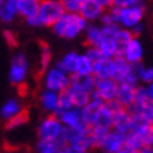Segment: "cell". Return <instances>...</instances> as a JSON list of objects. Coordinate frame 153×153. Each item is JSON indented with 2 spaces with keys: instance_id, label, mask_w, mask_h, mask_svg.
<instances>
[{
  "instance_id": "7bdbcfd3",
  "label": "cell",
  "mask_w": 153,
  "mask_h": 153,
  "mask_svg": "<svg viewBox=\"0 0 153 153\" xmlns=\"http://www.w3.org/2000/svg\"><path fill=\"white\" fill-rule=\"evenodd\" d=\"M138 153H153V148H150V146H143Z\"/></svg>"
},
{
  "instance_id": "ee69618b",
  "label": "cell",
  "mask_w": 153,
  "mask_h": 153,
  "mask_svg": "<svg viewBox=\"0 0 153 153\" xmlns=\"http://www.w3.org/2000/svg\"><path fill=\"white\" fill-rule=\"evenodd\" d=\"M117 153H132V152H129V150H126V149H122V150H120V152H117Z\"/></svg>"
},
{
  "instance_id": "83f0119b",
  "label": "cell",
  "mask_w": 153,
  "mask_h": 153,
  "mask_svg": "<svg viewBox=\"0 0 153 153\" xmlns=\"http://www.w3.org/2000/svg\"><path fill=\"white\" fill-rule=\"evenodd\" d=\"M96 80L97 79L94 77L93 74H88V76H77V74H74V76H70V83L77 84L80 87L86 88L90 93H93L94 86H96Z\"/></svg>"
},
{
  "instance_id": "44dd1931",
  "label": "cell",
  "mask_w": 153,
  "mask_h": 153,
  "mask_svg": "<svg viewBox=\"0 0 153 153\" xmlns=\"http://www.w3.org/2000/svg\"><path fill=\"white\" fill-rule=\"evenodd\" d=\"M83 34L88 48H98V45L104 39V35L101 33V27L97 25V24H88Z\"/></svg>"
},
{
  "instance_id": "ac0fdd59",
  "label": "cell",
  "mask_w": 153,
  "mask_h": 153,
  "mask_svg": "<svg viewBox=\"0 0 153 153\" xmlns=\"http://www.w3.org/2000/svg\"><path fill=\"white\" fill-rule=\"evenodd\" d=\"M56 117L59 118L60 124L63 125L65 129H74V128H79V126L83 125L82 114H80L79 108H72V110H68V111L59 112Z\"/></svg>"
},
{
  "instance_id": "5b68a950",
  "label": "cell",
  "mask_w": 153,
  "mask_h": 153,
  "mask_svg": "<svg viewBox=\"0 0 153 153\" xmlns=\"http://www.w3.org/2000/svg\"><path fill=\"white\" fill-rule=\"evenodd\" d=\"M30 74V60L24 52H16L11 56L7 79L13 86H23Z\"/></svg>"
},
{
  "instance_id": "f35d334b",
  "label": "cell",
  "mask_w": 153,
  "mask_h": 153,
  "mask_svg": "<svg viewBox=\"0 0 153 153\" xmlns=\"http://www.w3.org/2000/svg\"><path fill=\"white\" fill-rule=\"evenodd\" d=\"M84 55L87 56V58L91 60L93 63H96V62H100V60H102V59H105V58L102 56V53L98 51L97 48H87V51L84 52Z\"/></svg>"
},
{
  "instance_id": "ab89813d",
  "label": "cell",
  "mask_w": 153,
  "mask_h": 153,
  "mask_svg": "<svg viewBox=\"0 0 153 153\" xmlns=\"http://www.w3.org/2000/svg\"><path fill=\"white\" fill-rule=\"evenodd\" d=\"M138 115L142 117L149 125H153V102H150L149 105L145 107L143 110L140 111V114H138Z\"/></svg>"
},
{
  "instance_id": "d590c367",
  "label": "cell",
  "mask_w": 153,
  "mask_h": 153,
  "mask_svg": "<svg viewBox=\"0 0 153 153\" xmlns=\"http://www.w3.org/2000/svg\"><path fill=\"white\" fill-rule=\"evenodd\" d=\"M3 39H4V42L9 45L10 48H16L17 47V44H19L16 34H14L11 30H9V28L3 30Z\"/></svg>"
},
{
  "instance_id": "484cf974",
  "label": "cell",
  "mask_w": 153,
  "mask_h": 153,
  "mask_svg": "<svg viewBox=\"0 0 153 153\" xmlns=\"http://www.w3.org/2000/svg\"><path fill=\"white\" fill-rule=\"evenodd\" d=\"M143 140L140 138V135L135 131H131L129 134L125 135V148L129 152H139L140 149L143 148Z\"/></svg>"
},
{
  "instance_id": "d6a6232c",
  "label": "cell",
  "mask_w": 153,
  "mask_h": 153,
  "mask_svg": "<svg viewBox=\"0 0 153 153\" xmlns=\"http://www.w3.org/2000/svg\"><path fill=\"white\" fill-rule=\"evenodd\" d=\"M72 108H74V105H73V101H72L69 93H68V91L60 93L59 94V112L68 111V110H72ZM59 112H58V114H59ZM58 114H56V115H58Z\"/></svg>"
},
{
  "instance_id": "1f68e13d",
  "label": "cell",
  "mask_w": 153,
  "mask_h": 153,
  "mask_svg": "<svg viewBox=\"0 0 153 153\" xmlns=\"http://www.w3.org/2000/svg\"><path fill=\"white\" fill-rule=\"evenodd\" d=\"M28 120H30L28 114L25 111H23L20 115L14 117L13 120H10V121H7V122H6V129H7V131L19 129V128H21V126H24L25 124H27Z\"/></svg>"
},
{
  "instance_id": "4fadbf2b",
  "label": "cell",
  "mask_w": 153,
  "mask_h": 153,
  "mask_svg": "<svg viewBox=\"0 0 153 153\" xmlns=\"http://www.w3.org/2000/svg\"><path fill=\"white\" fill-rule=\"evenodd\" d=\"M39 104L48 115H56L59 112V94L44 88L39 93Z\"/></svg>"
},
{
  "instance_id": "e0dca14e",
  "label": "cell",
  "mask_w": 153,
  "mask_h": 153,
  "mask_svg": "<svg viewBox=\"0 0 153 153\" xmlns=\"http://www.w3.org/2000/svg\"><path fill=\"white\" fill-rule=\"evenodd\" d=\"M79 55L76 51H69L65 55L60 56V59L55 63L56 68H59L60 70H63L66 74L69 76H74L76 70H77V60H79Z\"/></svg>"
},
{
  "instance_id": "60d3db41",
  "label": "cell",
  "mask_w": 153,
  "mask_h": 153,
  "mask_svg": "<svg viewBox=\"0 0 153 153\" xmlns=\"http://www.w3.org/2000/svg\"><path fill=\"white\" fill-rule=\"evenodd\" d=\"M60 153H88V152H83V150H77V149H73V148H69V146H65L62 149Z\"/></svg>"
},
{
  "instance_id": "603a6c76",
  "label": "cell",
  "mask_w": 153,
  "mask_h": 153,
  "mask_svg": "<svg viewBox=\"0 0 153 153\" xmlns=\"http://www.w3.org/2000/svg\"><path fill=\"white\" fill-rule=\"evenodd\" d=\"M93 76L97 80L112 79V59H102L93 63Z\"/></svg>"
},
{
  "instance_id": "4316f807",
  "label": "cell",
  "mask_w": 153,
  "mask_h": 153,
  "mask_svg": "<svg viewBox=\"0 0 153 153\" xmlns=\"http://www.w3.org/2000/svg\"><path fill=\"white\" fill-rule=\"evenodd\" d=\"M134 34L131 33L129 30H125V28H120L118 30V33L115 34V37L112 38L114 39V42H115L117 48H118V51H120V53H122V51H124V48L129 44L132 39H134Z\"/></svg>"
},
{
  "instance_id": "d4e9b609",
  "label": "cell",
  "mask_w": 153,
  "mask_h": 153,
  "mask_svg": "<svg viewBox=\"0 0 153 153\" xmlns=\"http://www.w3.org/2000/svg\"><path fill=\"white\" fill-rule=\"evenodd\" d=\"M97 49L101 52L102 56H104L105 59H114L117 56H121L120 51H118V48H117V45H115V42H114V39H111V38H104L101 41V44L98 45Z\"/></svg>"
},
{
  "instance_id": "277c9868",
  "label": "cell",
  "mask_w": 153,
  "mask_h": 153,
  "mask_svg": "<svg viewBox=\"0 0 153 153\" xmlns=\"http://www.w3.org/2000/svg\"><path fill=\"white\" fill-rule=\"evenodd\" d=\"M60 142L65 146L83 150V152H88L90 149L94 148L90 128L86 125H82L74 129H65L62 138H60Z\"/></svg>"
},
{
  "instance_id": "4dcf8cb0",
  "label": "cell",
  "mask_w": 153,
  "mask_h": 153,
  "mask_svg": "<svg viewBox=\"0 0 153 153\" xmlns=\"http://www.w3.org/2000/svg\"><path fill=\"white\" fill-rule=\"evenodd\" d=\"M132 131H135V132H138L140 135L145 146L153 148V125H143L139 126V128H135Z\"/></svg>"
},
{
  "instance_id": "8fae6325",
  "label": "cell",
  "mask_w": 153,
  "mask_h": 153,
  "mask_svg": "<svg viewBox=\"0 0 153 153\" xmlns=\"http://www.w3.org/2000/svg\"><path fill=\"white\" fill-rule=\"evenodd\" d=\"M121 56H122L128 63H131V65L142 63V59H143V45H142V42H140L139 38H134V39L124 48Z\"/></svg>"
},
{
  "instance_id": "30bf717a",
  "label": "cell",
  "mask_w": 153,
  "mask_h": 153,
  "mask_svg": "<svg viewBox=\"0 0 153 153\" xmlns=\"http://www.w3.org/2000/svg\"><path fill=\"white\" fill-rule=\"evenodd\" d=\"M104 13H105V9L100 4L98 0H82L79 14L87 23H93L96 20H100Z\"/></svg>"
},
{
  "instance_id": "f6af8a7d",
  "label": "cell",
  "mask_w": 153,
  "mask_h": 153,
  "mask_svg": "<svg viewBox=\"0 0 153 153\" xmlns=\"http://www.w3.org/2000/svg\"><path fill=\"white\" fill-rule=\"evenodd\" d=\"M1 1H3V0H0V3H1Z\"/></svg>"
},
{
  "instance_id": "74e56055",
  "label": "cell",
  "mask_w": 153,
  "mask_h": 153,
  "mask_svg": "<svg viewBox=\"0 0 153 153\" xmlns=\"http://www.w3.org/2000/svg\"><path fill=\"white\" fill-rule=\"evenodd\" d=\"M145 3L140 0H112L114 7H134V6H143Z\"/></svg>"
},
{
  "instance_id": "9a60e30c",
  "label": "cell",
  "mask_w": 153,
  "mask_h": 153,
  "mask_svg": "<svg viewBox=\"0 0 153 153\" xmlns=\"http://www.w3.org/2000/svg\"><path fill=\"white\" fill-rule=\"evenodd\" d=\"M23 111H24V107L21 104V101L19 98L11 97L9 100H6L3 102V105L0 107V118L4 122H7V121L13 120L14 117L20 115Z\"/></svg>"
},
{
  "instance_id": "ffe728a7",
  "label": "cell",
  "mask_w": 153,
  "mask_h": 153,
  "mask_svg": "<svg viewBox=\"0 0 153 153\" xmlns=\"http://www.w3.org/2000/svg\"><path fill=\"white\" fill-rule=\"evenodd\" d=\"M150 104V100L148 97V93H146V87L145 86H138L136 90H135V100L134 104L126 108L131 114H140V111L143 110L146 105Z\"/></svg>"
},
{
  "instance_id": "5bb4252c",
  "label": "cell",
  "mask_w": 153,
  "mask_h": 153,
  "mask_svg": "<svg viewBox=\"0 0 153 153\" xmlns=\"http://www.w3.org/2000/svg\"><path fill=\"white\" fill-rule=\"evenodd\" d=\"M138 86H132L128 83H118L117 87L115 101L120 104L122 108H129L134 104L135 100V90Z\"/></svg>"
},
{
  "instance_id": "d6986e66",
  "label": "cell",
  "mask_w": 153,
  "mask_h": 153,
  "mask_svg": "<svg viewBox=\"0 0 153 153\" xmlns=\"http://www.w3.org/2000/svg\"><path fill=\"white\" fill-rule=\"evenodd\" d=\"M38 7H39V0H16L17 16L23 17L25 21L37 16Z\"/></svg>"
},
{
  "instance_id": "7c38bea8",
  "label": "cell",
  "mask_w": 153,
  "mask_h": 153,
  "mask_svg": "<svg viewBox=\"0 0 153 153\" xmlns=\"http://www.w3.org/2000/svg\"><path fill=\"white\" fill-rule=\"evenodd\" d=\"M132 128H134L132 114L126 108H122L112 115V129L114 131L126 135L132 131Z\"/></svg>"
},
{
  "instance_id": "f546056e",
  "label": "cell",
  "mask_w": 153,
  "mask_h": 153,
  "mask_svg": "<svg viewBox=\"0 0 153 153\" xmlns=\"http://www.w3.org/2000/svg\"><path fill=\"white\" fill-rule=\"evenodd\" d=\"M76 74H77V76H88V74H93V62L88 59L84 53H80L79 55Z\"/></svg>"
},
{
  "instance_id": "e575fe53",
  "label": "cell",
  "mask_w": 153,
  "mask_h": 153,
  "mask_svg": "<svg viewBox=\"0 0 153 153\" xmlns=\"http://www.w3.org/2000/svg\"><path fill=\"white\" fill-rule=\"evenodd\" d=\"M139 83L143 84H152L153 83V66H145L142 72H140V77H139Z\"/></svg>"
},
{
  "instance_id": "2e32d148",
  "label": "cell",
  "mask_w": 153,
  "mask_h": 153,
  "mask_svg": "<svg viewBox=\"0 0 153 153\" xmlns=\"http://www.w3.org/2000/svg\"><path fill=\"white\" fill-rule=\"evenodd\" d=\"M66 91L69 93L70 98H72V101H73L74 108H79V110H82L83 107H86L88 102H90V100H91V93L87 91L86 88L77 86V84L70 83L69 88H68Z\"/></svg>"
},
{
  "instance_id": "52a82bcc",
  "label": "cell",
  "mask_w": 153,
  "mask_h": 153,
  "mask_svg": "<svg viewBox=\"0 0 153 153\" xmlns=\"http://www.w3.org/2000/svg\"><path fill=\"white\" fill-rule=\"evenodd\" d=\"M63 125L60 124L59 118L56 115L44 117L37 126L38 140H60L63 135Z\"/></svg>"
},
{
  "instance_id": "f1b7e54d",
  "label": "cell",
  "mask_w": 153,
  "mask_h": 153,
  "mask_svg": "<svg viewBox=\"0 0 153 153\" xmlns=\"http://www.w3.org/2000/svg\"><path fill=\"white\" fill-rule=\"evenodd\" d=\"M52 63V52L49 45L47 44H41V49H39V70L42 73L51 68Z\"/></svg>"
},
{
  "instance_id": "7402d4cb",
  "label": "cell",
  "mask_w": 153,
  "mask_h": 153,
  "mask_svg": "<svg viewBox=\"0 0 153 153\" xmlns=\"http://www.w3.org/2000/svg\"><path fill=\"white\" fill-rule=\"evenodd\" d=\"M17 17L16 0H3L0 3V23L11 24Z\"/></svg>"
},
{
  "instance_id": "ba28073f",
  "label": "cell",
  "mask_w": 153,
  "mask_h": 153,
  "mask_svg": "<svg viewBox=\"0 0 153 153\" xmlns=\"http://www.w3.org/2000/svg\"><path fill=\"white\" fill-rule=\"evenodd\" d=\"M117 87H118V83L112 79L96 80V86H94L91 96L100 98L104 104H107V102H111L115 100Z\"/></svg>"
},
{
  "instance_id": "cb8c5ba5",
  "label": "cell",
  "mask_w": 153,
  "mask_h": 153,
  "mask_svg": "<svg viewBox=\"0 0 153 153\" xmlns=\"http://www.w3.org/2000/svg\"><path fill=\"white\" fill-rule=\"evenodd\" d=\"M65 145L60 140H38L35 145L37 153H60Z\"/></svg>"
},
{
  "instance_id": "8d00e7d4",
  "label": "cell",
  "mask_w": 153,
  "mask_h": 153,
  "mask_svg": "<svg viewBox=\"0 0 153 153\" xmlns=\"http://www.w3.org/2000/svg\"><path fill=\"white\" fill-rule=\"evenodd\" d=\"M100 27H101V33L104 35V38H111V39L115 37V34L121 28L117 24H108V25H100Z\"/></svg>"
},
{
  "instance_id": "b9f144b4",
  "label": "cell",
  "mask_w": 153,
  "mask_h": 153,
  "mask_svg": "<svg viewBox=\"0 0 153 153\" xmlns=\"http://www.w3.org/2000/svg\"><path fill=\"white\" fill-rule=\"evenodd\" d=\"M145 87H146V93H148L149 100H150V102H153V83L148 84V86H145Z\"/></svg>"
},
{
  "instance_id": "836d02e7",
  "label": "cell",
  "mask_w": 153,
  "mask_h": 153,
  "mask_svg": "<svg viewBox=\"0 0 153 153\" xmlns=\"http://www.w3.org/2000/svg\"><path fill=\"white\" fill-rule=\"evenodd\" d=\"M62 6H63L65 13L79 14L80 6H82V0H62Z\"/></svg>"
},
{
  "instance_id": "8992f818",
  "label": "cell",
  "mask_w": 153,
  "mask_h": 153,
  "mask_svg": "<svg viewBox=\"0 0 153 153\" xmlns=\"http://www.w3.org/2000/svg\"><path fill=\"white\" fill-rule=\"evenodd\" d=\"M42 84L45 90L49 91H55V93L60 94L66 91L70 86V76L66 74L63 70H60L59 68H56L55 65L51 66L48 70L44 72L42 76Z\"/></svg>"
},
{
  "instance_id": "3957f363",
  "label": "cell",
  "mask_w": 153,
  "mask_h": 153,
  "mask_svg": "<svg viewBox=\"0 0 153 153\" xmlns=\"http://www.w3.org/2000/svg\"><path fill=\"white\" fill-rule=\"evenodd\" d=\"M108 13L111 16L112 21L121 28L132 30L136 25L142 24L145 16V4L134 6V7H114L111 6L108 9Z\"/></svg>"
},
{
  "instance_id": "7a4b0ae2",
  "label": "cell",
  "mask_w": 153,
  "mask_h": 153,
  "mask_svg": "<svg viewBox=\"0 0 153 153\" xmlns=\"http://www.w3.org/2000/svg\"><path fill=\"white\" fill-rule=\"evenodd\" d=\"M65 13L60 0H42L39 1L38 13L34 19L27 20L28 27H52Z\"/></svg>"
},
{
  "instance_id": "9c48e42d",
  "label": "cell",
  "mask_w": 153,
  "mask_h": 153,
  "mask_svg": "<svg viewBox=\"0 0 153 153\" xmlns=\"http://www.w3.org/2000/svg\"><path fill=\"white\" fill-rule=\"evenodd\" d=\"M125 148V135L111 129L104 136L101 143L98 145V150L102 153H117Z\"/></svg>"
},
{
  "instance_id": "6da1fadb",
  "label": "cell",
  "mask_w": 153,
  "mask_h": 153,
  "mask_svg": "<svg viewBox=\"0 0 153 153\" xmlns=\"http://www.w3.org/2000/svg\"><path fill=\"white\" fill-rule=\"evenodd\" d=\"M87 25L88 23L80 14L63 13L51 28L56 37L63 39H74L84 33Z\"/></svg>"
}]
</instances>
